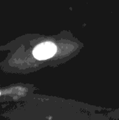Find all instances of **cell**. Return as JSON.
I'll return each instance as SVG.
<instances>
[{"instance_id":"cell-1","label":"cell","mask_w":119,"mask_h":120,"mask_svg":"<svg viewBox=\"0 0 119 120\" xmlns=\"http://www.w3.org/2000/svg\"><path fill=\"white\" fill-rule=\"evenodd\" d=\"M56 51V46L52 42L47 41L36 46L33 51V54L38 60H45L53 56Z\"/></svg>"}]
</instances>
